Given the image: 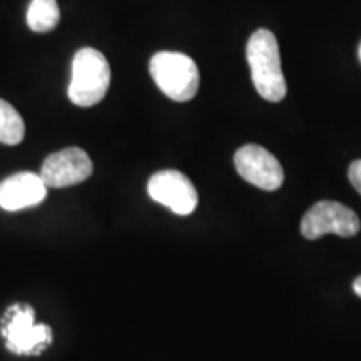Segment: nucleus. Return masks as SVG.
Here are the masks:
<instances>
[{
    "instance_id": "1a4fd4ad",
    "label": "nucleus",
    "mask_w": 361,
    "mask_h": 361,
    "mask_svg": "<svg viewBox=\"0 0 361 361\" xmlns=\"http://www.w3.org/2000/svg\"><path fill=\"white\" fill-rule=\"evenodd\" d=\"M47 196V186L40 174L17 173L0 183V207L20 211L40 204Z\"/></svg>"
},
{
    "instance_id": "7ed1b4c3",
    "label": "nucleus",
    "mask_w": 361,
    "mask_h": 361,
    "mask_svg": "<svg viewBox=\"0 0 361 361\" xmlns=\"http://www.w3.org/2000/svg\"><path fill=\"white\" fill-rule=\"evenodd\" d=\"M157 87L176 102H188L200 89V69L186 54L157 52L149 62Z\"/></svg>"
},
{
    "instance_id": "f257e3e1",
    "label": "nucleus",
    "mask_w": 361,
    "mask_h": 361,
    "mask_svg": "<svg viewBox=\"0 0 361 361\" xmlns=\"http://www.w3.org/2000/svg\"><path fill=\"white\" fill-rule=\"evenodd\" d=\"M246 59L259 96L269 102H281L286 97V80L274 34L268 29L256 30L247 40Z\"/></svg>"
},
{
    "instance_id": "f03ea898",
    "label": "nucleus",
    "mask_w": 361,
    "mask_h": 361,
    "mask_svg": "<svg viewBox=\"0 0 361 361\" xmlns=\"http://www.w3.org/2000/svg\"><path fill=\"white\" fill-rule=\"evenodd\" d=\"M111 85V67L97 49L84 47L72 61L71 84L67 96L79 107H92L106 97Z\"/></svg>"
},
{
    "instance_id": "0eeeda50",
    "label": "nucleus",
    "mask_w": 361,
    "mask_h": 361,
    "mask_svg": "<svg viewBox=\"0 0 361 361\" xmlns=\"http://www.w3.org/2000/svg\"><path fill=\"white\" fill-rule=\"evenodd\" d=\"M147 192L156 202L179 216L191 214L197 206V191L191 179L176 169L152 174L147 183Z\"/></svg>"
},
{
    "instance_id": "ddd939ff",
    "label": "nucleus",
    "mask_w": 361,
    "mask_h": 361,
    "mask_svg": "<svg viewBox=\"0 0 361 361\" xmlns=\"http://www.w3.org/2000/svg\"><path fill=\"white\" fill-rule=\"evenodd\" d=\"M353 291L361 298V276H358L353 281Z\"/></svg>"
},
{
    "instance_id": "f8f14e48",
    "label": "nucleus",
    "mask_w": 361,
    "mask_h": 361,
    "mask_svg": "<svg viewBox=\"0 0 361 361\" xmlns=\"http://www.w3.org/2000/svg\"><path fill=\"white\" fill-rule=\"evenodd\" d=\"M348 178L351 180V184H353V188L361 194V159L351 162Z\"/></svg>"
},
{
    "instance_id": "39448f33",
    "label": "nucleus",
    "mask_w": 361,
    "mask_h": 361,
    "mask_svg": "<svg viewBox=\"0 0 361 361\" xmlns=\"http://www.w3.org/2000/svg\"><path fill=\"white\" fill-rule=\"evenodd\" d=\"M361 223L358 216L348 206L336 201H319L306 211L301 221V233L306 239H318L324 234H336L351 238L358 234Z\"/></svg>"
},
{
    "instance_id": "9b49d317",
    "label": "nucleus",
    "mask_w": 361,
    "mask_h": 361,
    "mask_svg": "<svg viewBox=\"0 0 361 361\" xmlns=\"http://www.w3.org/2000/svg\"><path fill=\"white\" fill-rule=\"evenodd\" d=\"M25 135V124L22 116L7 101L0 99V142L17 146Z\"/></svg>"
},
{
    "instance_id": "9d476101",
    "label": "nucleus",
    "mask_w": 361,
    "mask_h": 361,
    "mask_svg": "<svg viewBox=\"0 0 361 361\" xmlns=\"http://www.w3.org/2000/svg\"><path fill=\"white\" fill-rule=\"evenodd\" d=\"M61 20L57 0H30L27 11V25L34 32L44 34L54 30Z\"/></svg>"
},
{
    "instance_id": "4468645a",
    "label": "nucleus",
    "mask_w": 361,
    "mask_h": 361,
    "mask_svg": "<svg viewBox=\"0 0 361 361\" xmlns=\"http://www.w3.org/2000/svg\"><path fill=\"white\" fill-rule=\"evenodd\" d=\"M358 56H360V61H361V44H360V51H358Z\"/></svg>"
},
{
    "instance_id": "423d86ee",
    "label": "nucleus",
    "mask_w": 361,
    "mask_h": 361,
    "mask_svg": "<svg viewBox=\"0 0 361 361\" xmlns=\"http://www.w3.org/2000/svg\"><path fill=\"white\" fill-rule=\"evenodd\" d=\"M234 166L243 179L263 191H276L284 180L279 161L258 144L239 147L234 154Z\"/></svg>"
},
{
    "instance_id": "6e6552de",
    "label": "nucleus",
    "mask_w": 361,
    "mask_h": 361,
    "mask_svg": "<svg viewBox=\"0 0 361 361\" xmlns=\"http://www.w3.org/2000/svg\"><path fill=\"white\" fill-rule=\"evenodd\" d=\"M94 164L84 149L66 147L44 161L40 178L47 188L61 189L84 183L92 176Z\"/></svg>"
},
{
    "instance_id": "20e7f679",
    "label": "nucleus",
    "mask_w": 361,
    "mask_h": 361,
    "mask_svg": "<svg viewBox=\"0 0 361 361\" xmlns=\"http://www.w3.org/2000/svg\"><path fill=\"white\" fill-rule=\"evenodd\" d=\"M2 336L13 355L35 356L52 343V329L35 323L34 310L29 305H16L4 318Z\"/></svg>"
}]
</instances>
